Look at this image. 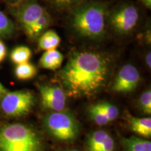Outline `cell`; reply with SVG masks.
Returning <instances> with one entry per match:
<instances>
[{
  "label": "cell",
  "instance_id": "5bb4252c",
  "mask_svg": "<svg viewBox=\"0 0 151 151\" xmlns=\"http://www.w3.org/2000/svg\"><path fill=\"white\" fill-rule=\"evenodd\" d=\"M52 22L51 16L46 11L37 19L33 24L27 35L31 39H36L40 37L41 34L45 32Z\"/></svg>",
  "mask_w": 151,
  "mask_h": 151
},
{
  "label": "cell",
  "instance_id": "d4e9b609",
  "mask_svg": "<svg viewBox=\"0 0 151 151\" xmlns=\"http://www.w3.org/2000/svg\"><path fill=\"white\" fill-rule=\"evenodd\" d=\"M7 91H8V90L6 89L5 87L1 84V82H0V99H1V97H2L4 94Z\"/></svg>",
  "mask_w": 151,
  "mask_h": 151
},
{
  "label": "cell",
  "instance_id": "cb8c5ba5",
  "mask_svg": "<svg viewBox=\"0 0 151 151\" xmlns=\"http://www.w3.org/2000/svg\"><path fill=\"white\" fill-rule=\"evenodd\" d=\"M146 63L148 67L150 68L151 67V53L150 52H148L146 55Z\"/></svg>",
  "mask_w": 151,
  "mask_h": 151
},
{
  "label": "cell",
  "instance_id": "3957f363",
  "mask_svg": "<svg viewBox=\"0 0 151 151\" xmlns=\"http://www.w3.org/2000/svg\"><path fill=\"white\" fill-rule=\"evenodd\" d=\"M0 151H46L38 132L23 123H0Z\"/></svg>",
  "mask_w": 151,
  "mask_h": 151
},
{
  "label": "cell",
  "instance_id": "7a4b0ae2",
  "mask_svg": "<svg viewBox=\"0 0 151 151\" xmlns=\"http://www.w3.org/2000/svg\"><path fill=\"white\" fill-rule=\"evenodd\" d=\"M71 11L70 24L77 35L91 40H98L104 36L109 12L106 4L83 1Z\"/></svg>",
  "mask_w": 151,
  "mask_h": 151
},
{
  "label": "cell",
  "instance_id": "e0dca14e",
  "mask_svg": "<svg viewBox=\"0 0 151 151\" xmlns=\"http://www.w3.org/2000/svg\"><path fill=\"white\" fill-rule=\"evenodd\" d=\"M32 57V50L27 46H20L15 48L10 55L11 61L16 65L28 62Z\"/></svg>",
  "mask_w": 151,
  "mask_h": 151
},
{
  "label": "cell",
  "instance_id": "2e32d148",
  "mask_svg": "<svg viewBox=\"0 0 151 151\" xmlns=\"http://www.w3.org/2000/svg\"><path fill=\"white\" fill-rule=\"evenodd\" d=\"M37 73V69L29 62L16 65L15 75L16 78L21 81H27L34 78Z\"/></svg>",
  "mask_w": 151,
  "mask_h": 151
},
{
  "label": "cell",
  "instance_id": "d6986e66",
  "mask_svg": "<svg viewBox=\"0 0 151 151\" xmlns=\"http://www.w3.org/2000/svg\"><path fill=\"white\" fill-rule=\"evenodd\" d=\"M94 105L104 113V115L108 118L110 122L115 120L118 118L119 111L116 106L108 102H101Z\"/></svg>",
  "mask_w": 151,
  "mask_h": 151
},
{
  "label": "cell",
  "instance_id": "ba28073f",
  "mask_svg": "<svg viewBox=\"0 0 151 151\" xmlns=\"http://www.w3.org/2000/svg\"><path fill=\"white\" fill-rule=\"evenodd\" d=\"M38 88L43 108L52 111H64L66 107L67 97L62 88L45 85H39Z\"/></svg>",
  "mask_w": 151,
  "mask_h": 151
},
{
  "label": "cell",
  "instance_id": "4fadbf2b",
  "mask_svg": "<svg viewBox=\"0 0 151 151\" xmlns=\"http://www.w3.org/2000/svg\"><path fill=\"white\" fill-rule=\"evenodd\" d=\"M123 151H151V142L147 139L131 136L121 138Z\"/></svg>",
  "mask_w": 151,
  "mask_h": 151
},
{
  "label": "cell",
  "instance_id": "44dd1931",
  "mask_svg": "<svg viewBox=\"0 0 151 151\" xmlns=\"http://www.w3.org/2000/svg\"><path fill=\"white\" fill-rule=\"evenodd\" d=\"M48 1L57 10L63 11L73 9L84 0H48Z\"/></svg>",
  "mask_w": 151,
  "mask_h": 151
},
{
  "label": "cell",
  "instance_id": "7c38bea8",
  "mask_svg": "<svg viewBox=\"0 0 151 151\" xmlns=\"http://www.w3.org/2000/svg\"><path fill=\"white\" fill-rule=\"evenodd\" d=\"M127 121L132 132L143 137H150L151 118L150 117L136 118V117L129 116L127 117Z\"/></svg>",
  "mask_w": 151,
  "mask_h": 151
},
{
  "label": "cell",
  "instance_id": "ac0fdd59",
  "mask_svg": "<svg viewBox=\"0 0 151 151\" xmlns=\"http://www.w3.org/2000/svg\"><path fill=\"white\" fill-rule=\"evenodd\" d=\"M16 26L12 20L0 10V38H9L14 35Z\"/></svg>",
  "mask_w": 151,
  "mask_h": 151
},
{
  "label": "cell",
  "instance_id": "9c48e42d",
  "mask_svg": "<svg viewBox=\"0 0 151 151\" xmlns=\"http://www.w3.org/2000/svg\"><path fill=\"white\" fill-rule=\"evenodd\" d=\"M140 81V74L134 66L125 65L120 69L115 79L112 89L118 93L133 92Z\"/></svg>",
  "mask_w": 151,
  "mask_h": 151
},
{
  "label": "cell",
  "instance_id": "7402d4cb",
  "mask_svg": "<svg viewBox=\"0 0 151 151\" xmlns=\"http://www.w3.org/2000/svg\"><path fill=\"white\" fill-rule=\"evenodd\" d=\"M140 108L144 113L151 114V92L150 90H146L141 94L139 99Z\"/></svg>",
  "mask_w": 151,
  "mask_h": 151
},
{
  "label": "cell",
  "instance_id": "5b68a950",
  "mask_svg": "<svg viewBox=\"0 0 151 151\" xmlns=\"http://www.w3.org/2000/svg\"><path fill=\"white\" fill-rule=\"evenodd\" d=\"M35 103V96L29 90L7 91L0 99V110L8 117L20 118L27 115Z\"/></svg>",
  "mask_w": 151,
  "mask_h": 151
},
{
  "label": "cell",
  "instance_id": "ffe728a7",
  "mask_svg": "<svg viewBox=\"0 0 151 151\" xmlns=\"http://www.w3.org/2000/svg\"><path fill=\"white\" fill-rule=\"evenodd\" d=\"M89 114L92 120L99 125H106L110 122L108 118L104 115V113L98 109L95 105H92L90 107Z\"/></svg>",
  "mask_w": 151,
  "mask_h": 151
},
{
  "label": "cell",
  "instance_id": "6da1fadb",
  "mask_svg": "<svg viewBox=\"0 0 151 151\" xmlns=\"http://www.w3.org/2000/svg\"><path fill=\"white\" fill-rule=\"evenodd\" d=\"M111 69L110 57L102 52L81 50L69 56L59 78L68 96L92 97L104 88Z\"/></svg>",
  "mask_w": 151,
  "mask_h": 151
},
{
  "label": "cell",
  "instance_id": "30bf717a",
  "mask_svg": "<svg viewBox=\"0 0 151 151\" xmlns=\"http://www.w3.org/2000/svg\"><path fill=\"white\" fill-rule=\"evenodd\" d=\"M116 143L113 137L104 130H97L88 135L85 151H115Z\"/></svg>",
  "mask_w": 151,
  "mask_h": 151
},
{
  "label": "cell",
  "instance_id": "4316f807",
  "mask_svg": "<svg viewBox=\"0 0 151 151\" xmlns=\"http://www.w3.org/2000/svg\"><path fill=\"white\" fill-rule=\"evenodd\" d=\"M58 151H80L77 149H74V148H67V149H64V150H60Z\"/></svg>",
  "mask_w": 151,
  "mask_h": 151
},
{
  "label": "cell",
  "instance_id": "484cf974",
  "mask_svg": "<svg viewBox=\"0 0 151 151\" xmlns=\"http://www.w3.org/2000/svg\"><path fill=\"white\" fill-rule=\"evenodd\" d=\"M141 1L144 4L147 8L150 9L151 7V0H141Z\"/></svg>",
  "mask_w": 151,
  "mask_h": 151
},
{
  "label": "cell",
  "instance_id": "277c9868",
  "mask_svg": "<svg viewBox=\"0 0 151 151\" xmlns=\"http://www.w3.org/2000/svg\"><path fill=\"white\" fill-rule=\"evenodd\" d=\"M43 125L46 131L57 141L71 143L77 139L79 125L73 115L65 111H53L45 117Z\"/></svg>",
  "mask_w": 151,
  "mask_h": 151
},
{
  "label": "cell",
  "instance_id": "9a60e30c",
  "mask_svg": "<svg viewBox=\"0 0 151 151\" xmlns=\"http://www.w3.org/2000/svg\"><path fill=\"white\" fill-rule=\"evenodd\" d=\"M61 39L53 30H48L39 37V48L41 50H50L60 46Z\"/></svg>",
  "mask_w": 151,
  "mask_h": 151
},
{
  "label": "cell",
  "instance_id": "83f0119b",
  "mask_svg": "<svg viewBox=\"0 0 151 151\" xmlns=\"http://www.w3.org/2000/svg\"><path fill=\"white\" fill-rule=\"evenodd\" d=\"M8 1H11V2H13V3H19V2H20L21 1H22V0H8Z\"/></svg>",
  "mask_w": 151,
  "mask_h": 151
},
{
  "label": "cell",
  "instance_id": "52a82bcc",
  "mask_svg": "<svg viewBox=\"0 0 151 151\" xmlns=\"http://www.w3.org/2000/svg\"><path fill=\"white\" fill-rule=\"evenodd\" d=\"M46 11L37 0H22L15 11V16L26 35Z\"/></svg>",
  "mask_w": 151,
  "mask_h": 151
},
{
  "label": "cell",
  "instance_id": "603a6c76",
  "mask_svg": "<svg viewBox=\"0 0 151 151\" xmlns=\"http://www.w3.org/2000/svg\"><path fill=\"white\" fill-rule=\"evenodd\" d=\"M7 50L5 44L2 41L0 40V63L4 60L6 56Z\"/></svg>",
  "mask_w": 151,
  "mask_h": 151
},
{
  "label": "cell",
  "instance_id": "8992f818",
  "mask_svg": "<svg viewBox=\"0 0 151 151\" xmlns=\"http://www.w3.org/2000/svg\"><path fill=\"white\" fill-rule=\"evenodd\" d=\"M139 19V9L131 4L119 6L107 15V22L111 28L121 35L131 32L137 26Z\"/></svg>",
  "mask_w": 151,
  "mask_h": 151
},
{
  "label": "cell",
  "instance_id": "8fae6325",
  "mask_svg": "<svg viewBox=\"0 0 151 151\" xmlns=\"http://www.w3.org/2000/svg\"><path fill=\"white\" fill-rule=\"evenodd\" d=\"M64 57L59 50H46L42 55L39 60V65L43 69L49 70H56L61 67Z\"/></svg>",
  "mask_w": 151,
  "mask_h": 151
}]
</instances>
